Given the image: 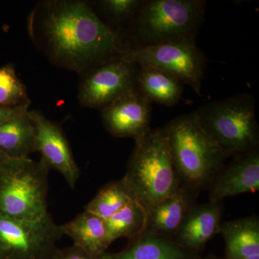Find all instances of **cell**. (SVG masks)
<instances>
[{
	"instance_id": "19",
	"label": "cell",
	"mask_w": 259,
	"mask_h": 259,
	"mask_svg": "<svg viewBox=\"0 0 259 259\" xmlns=\"http://www.w3.org/2000/svg\"><path fill=\"white\" fill-rule=\"evenodd\" d=\"M28 111L0 124V153L9 158H29L36 152V135Z\"/></svg>"
},
{
	"instance_id": "1",
	"label": "cell",
	"mask_w": 259,
	"mask_h": 259,
	"mask_svg": "<svg viewBox=\"0 0 259 259\" xmlns=\"http://www.w3.org/2000/svg\"><path fill=\"white\" fill-rule=\"evenodd\" d=\"M28 29L53 64L81 76L130 48L120 32L79 0L42 2L30 13Z\"/></svg>"
},
{
	"instance_id": "7",
	"label": "cell",
	"mask_w": 259,
	"mask_h": 259,
	"mask_svg": "<svg viewBox=\"0 0 259 259\" xmlns=\"http://www.w3.org/2000/svg\"><path fill=\"white\" fill-rule=\"evenodd\" d=\"M136 66L156 68L176 76L201 95L206 66L203 52L194 39H180L145 47H130L121 56Z\"/></svg>"
},
{
	"instance_id": "21",
	"label": "cell",
	"mask_w": 259,
	"mask_h": 259,
	"mask_svg": "<svg viewBox=\"0 0 259 259\" xmlns=\"http://www.w3.org/2000/svg\"><path fill=\"white\" fill-rule=\"evenodd\" d=\"M135 199L132 191L121 179L104 186L87 204L84 210L105 221Z\"/></svg>"
},
{
	"instance_id": "16",
	"label": "cell",
	"mask_w": 259,
	"mask_h": 259,
	"mask_svg": "<svg viewBox=\"0 0 259 259\" xmlns=\"http://www.w3.org/2000/svg\"><path fill=\"white\" fill-rule=\"evenodd\" d=\"M63 236H69L74 245L97 257L107 253L112 244L104 220L84 210L60 226Z\"/></svg>"
},
{
	"instance_id": "2",
	"label": "cell",
	"mask_w": 259,
	"mask_h": 259,
	"mask_svg": "<svg viewBox=\"0 0 259 259\" xmlns=\"http://www.w3.org/2000/svg\"><path fill=\"white\" fill-rule=\"evenodd\" d=\"M162 128L182 186L199 192L208 187L229 157L206 133L194 112L177 116Z\"/></svg>"
},
{
	"instance_id": "12",
	"label": "cell",
	"mask_w": 259,
	"mask_h": 259,
	"mask_svg": "<svg viewBox=\"0 0 259 259\" xmlns=\"http://www.w3.org/2000/svg\"><path fill=\"white\" fill-rule=\"evenodd\" d=\"M233 157L209 183V201H223L227 197L259 190L258 149Z\"/></svg>"
},
{
	"instance_id": "6",
	"label": "cell",
	"mask_w": 259,
	"mask_h": 259,
	"mask_svg": "<svg viewBox=\"0 0 259 259\" xmlns=\"http://www.w3.org/2000/svg\"><path fill=\"white\" fill-rule=\"evenodd\" d=\"M204 0L144 1L132 22L136 47L194 39L205 15Z\"/></svg>"
},
{
	"instance_id": "23",
	"label": "cell",
	"mask_w": 259,
	"mask_h": 259,
	"mask_svg": "<svg viewBox=\"0 0 259 259\" xmlns=\"http://www.w3.org/2000/svg\"><path fill=\"white\" fill-rule=\"evenodd\" d=\"M144 3L142 0H100L95 5L109 22L115 25H125L132 23Z\"/></svg>"
},
{
	"instance_id": "5",
	"label": "cell",
	"mask_w": 259,
	"mask_h": 259,
	"mask_svg": "<svg viewBox=\"0 0 259 259\" xmlns=\"http://www.w3.org/2000/svg\"><path fill=\"white\" fill-rule=\"evenodd\" d=\"M49 170L42 159L6 158L0 162V214L23 221L49 215Z\"/></svg>"
},
{
	"instance_id": "8",
	"label": "cell",
	"mask_w": 259,
	"mask_h": 259,
	"mask_svg": "<svg viewBox=\"0 0 259 259\" xmlns=\"http://www.w3.org/2000/svg\"><path fill=\"white\" fill-rule=\"evenodd\" d=\"M62 236L49 214L23 221L0 214V259H49Z\"/></svg>"
},
{
	"instance_id": "9",
	"label": "cell",
	"mask_w": 259,
	"mask_h": 259,
	"mask_svg": "<svg viewBox=\"0 0 259 259\" xmlns=\"http://www.w3.org/2000/svg\"><path fill=\"white\" fill-rule=\"evenodd\" d=\"M137 66L121 56L102 63L81 76L78 99L82 106L100 109L136 88Z\"/></svg>"
},
{
	"instance_id": "13",
	"label": "cell",
	"mask_w": 259,
	"mask_h": 259,
	"mask_svg": "<svg viewBox=\"0 0 259 259\" xmlns=\"http://www.w3.org/2000/svg\"><path fill=\"white\" fill-rule=\"evenodd\" d=\"M223 208V201L194 204L174 239L185 248L199 253L210 240L220 234Z\"/></svg>"
},
{
	"instance_id": "14",
	"label": "cell",
	"mask_w": 259,
	"mask_h": 259,
	"mask_svg": "<svg viewBox=\"0 0 259 259\" xmlns=\"http://www.w3.org/2000/svg\"><path fill=\"white\" fill-rule=\"evenodd\" d=\"M199 192L182 186L176 193L150 207L145 231L175 238L189 211L196 204Z\"/></svg>"
},
{
	"instance_id": "4",
	"label": "cell",
	"mask_w": 259,
	"mask_h": 259,
	"mask_svg": "<svg viewBox=\"0 0 259 259\" xmlns=\"http://www.w3.org/2000/svg\"><path fill=\"white\" fill-rule=\"evenodd\" d=\"M199 123L228 157L258 149L254 97L238 93L194 111Z\"/></svg>"
},
{
	"instance_id": "25",
	"label": "cell",
	"mask_w": 259,
	"mask_h": 259,
	"mask_svg": "<svg viewBox=\"0 0 259 259\" xmlns=\"http://www.w3.org/2000/svg\"><path fill=\"white\" fill-rule=\"evenodd\" d=\"M28 106H22L15 107V108H9V107H4L0 106V124L9 120L15 116L20 115L24 112L28 111Z\"/></svg>"
},
{
	"instance_id": "15",
	"label": "cell",
	"mask_w": 259,
	"mask_h": 259,
	"mask_svg": "<svg viewBox=\"0 0 259 259\" xmlns=\"http://www.w3.org/2000/svg\"><path fill=\"white\" fill-rule=\"evenodd\" d=\"M198 252L179 244L173 238L144 231L117 253H105L101 259H201Z\"/></svg>"
},
{
	"instance_id": "28",
	"label": "cell",
	"mask_w": 259,
	"mask_h": 259,
	"mask_svg": "<svg viewBox=\"0 0 259 259\" xmlns=\"http://www.w3.org/2000/svg\"><path fill=\"white\" fill-rule=\"evenodd\" d=\"M245 259H259V254L253 255V256L249 257V258H247Z\"/></svg>"
},
{
	"instance_id": "3",
	"label": "cell",
	"mask_w": 259,
	"mask_h": 259,
	"mask_svg": "<svg viewBox=\"0 0 259 259\" xmlns=\"http://www.w3.org/2000/svg\"><path fill=\"white\" fill-rule=\"evenodd\" d=\"M122 179L146 209L173 195L182 187L163 128H151L135 140Z\"/></svg>"
},
{
	"instance_id": "22",
	"label": "cell",
	"mask_w": 259,
	"mask_h": 259,
	"mask_svg": "<svg viewBox=\"0 0 259 259\" xmlns=\"http://www.w3.org/2000/svg\"><path fill=\"white\" fill-rule=\"evenodd\" d=\"M30 105L26 87L17 75L14 66L0 67V106L15 108Z\"/></svg>"
},
{
	"instance_id": "20",
	"label": "cell",
	"mask_w": 259,
	"mask_h": 259,
	"mask_svg": "<svg viewBox=\"0 0 259 259\" xmlns=\"http://www.w3.org/2000/svg\"><path fill=\"white\" fill-rule=\"evenodd\" d=\"M146 222L147 209L136 199L105 221L112 243L121 238L129 241L137 238L146 231Z\"/></svg>"
},
{
	"instance_id": "26",
	"label": "cell",
	"mask_w": 259,
	"mask_h": 259,
	"mask_svg": "<svg viewBox=\"0 0 259 259\" xmlns=\"http://www.w3.org/2000/svg\"><path fill=\"white\" fill-rule=\"evenodd\" d=\"M201 259H221V258H218V257L215 256V255H207V256L204 257V258H202Z\"/></svg>"
},
{
	"instance_id": "27",
	"label": "cell",
	"mask_w": 259,
	"mask_h": 259,
	"mask_svg": "<svg viewBox=\"0 0 259 259\" xmlns=\"http://www.w3.org/2000/svg\"><path fill=\"white\" fill-rule=\"evenodd\" d=\"M6 156H5L3 154V153H0V162L2 161H3V160L5 159V158H6Z\"/></svg>"
},
{
	"instance_id": "17",
	"label": "cell",
	"mask_w": 259,
	"mask_h": 259,
	"mask_svg": "<svg viewBox=\"0 0 259 259\" xmlns=\"http://www.w3.org/2000/svg\"><path fill=\"white\" fill-rule=\"evenodd\" d=\"M220 234L225 242L226 259L259 254V218L255 214L222 221Z\"/></svg>"
},
{
	"instance_id": "24",
	"label": "cell",
	"mask_w": 259,
	"mask_h": 259,
	"mask_svg": "<svg viewBox=\"0 0 259 259\" xmlns=\"http://www.w3.org/2000/svg\"><path fill=\"white\" fill-rule=\"evenodd\" d=\"M73 245L65 248H56L49 259H101Z\"/></svg>"
},
{
	"instance_id": "18",
	"label": "cell",
	"mask_w": 259,
	"mask_h": 259,
	"mask_svg": "<svg viewBox=\"0 0 259 259\" xmlns=\"http://www.w3.org/2000/svg\"><path fill=\"white\" fill-rule=\"evenodd\" d=\"M136 88L151 103L167 107L177 105L183 94V83L176 76L147 66H137Z\"/></svg>"
},
{
	"instance_id": "11",
	"label": "cell",
	"mask_w": 259,
	"mask_h": 259,
	"mask_svg": "<svg viewBox=\"0 0 259 259\" xmlns=\"http://www.w3.org/2000/svg\"><path fill=\"white\" fill-rule=\"evenodd\" d=\"M151 106L135 88L102 109V122L113 137L136 140L151 128Z\"/></svg>"
},
{
	"instance_id": "10",
	"label": "cell",
	"mask_w": 259,
	"mask_h": 259,
	"mask_svg": "<svg viewBox=\"0 0 259 259\" xmlns=\"http://www.w3.org/2000/svg\"><path fill=\"white\" fill-rule=\"evenodd\" d=\"M36 135L37 152L51 168L62 175L66 183L74 189L79 180L80 170L60 126L47 118L38 110H29Z\"/></svg>"
}]
</instances>
